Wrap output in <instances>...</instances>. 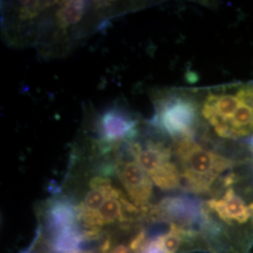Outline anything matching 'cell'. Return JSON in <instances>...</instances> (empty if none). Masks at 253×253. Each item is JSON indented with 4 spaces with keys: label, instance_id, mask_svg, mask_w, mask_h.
<instances>
[{
    "label": "cell",
    "instance_id": "obj_1",
    "mask_svg": "<svg viewBox=\"0 0 253 253\" xmlns=\"http://www.w3.org/2000/svg\"><path fill=\"white\" fill-rule=\"evenodd\" d=\"M196 97L200 127L209 135L223 142L253 140V81L208 88Z\"/></svg>",
    "mask_w": 253,
    "mask_h": 253
},
{
    "label": "cell",
    "instance_id": "obj_2",
    "mask_svg": "<svg viewBox=\"0 0 253 253\" xmlns=\"http://www.w3.org/2000/svg\"><path fill=\"white\" fill-rule=\"evenodd\" d=\"M173 155L181 172L182 184L197 194L208 193L221 174L247 162L200 145L194 137L175 141Z\"/></svg>",
    "mask_w": 253,
    "mask_h": 253
},
{
    "label": "cell",
    "instance_id": "obj_3",
    "mask_svg": "<svg viewBox=\"0 0 253 253\" xmlns=\"http://www.w3.org/2000/svg\"><path fill=\"white\" fill-rule=\"evenodd\" d=\"M154 124L175 141L194 137L199 130V104L196 94L169 93L159 101Z\"/></svg>",
    "mask_w": 253,
    "mask_h": 253
},
{
    "label": "cell",
    "instance_id": "obj_4",
    "mask_svg": "<svg viewBox=\"0 0 253 253\" xmlns=\"http://www.w3.org/2000/svg\"><path fill=\"white\" fill-rule=\"evenodd\" d=\"M130 152L160 189L175 190L182 185L181 172L177 163L172 161L173 152L170 146L152 141L145 145L132 143Z\"/></svg>",
    "mask_w": 253,
    "mask_h": 253
},
{
    "label": "cell",
    "instance_id": "obj_5",
    "mask_svg": "<svg viewBox=\"0 0 253 253\" xmlns=\"http://www.w3.org/2000/svg\"><path fill=\"white\" fill-rule=\"evenodd\" d=\"M139 208L133 206L120 190L115 188L98 211L90 216L82 218L80 221L87 229L85 236L94 237L101 227L115 222L125 221L126 212L136 214L139 213Z\"/></svg>",
    "mask_w": 253,
    "mask_h": 253
},
{
    "label": "cell",
    "instance_id": "obj_6",
    "mask_svg": "<svg viewBox=\"0 0 253 253\" xmlns=\"http://www.w3.org/2000/svg\"><path fill=\"white\" fill-rule=\"evenodd\" d=\"M205 206L228 226L244 225L253 219V203L247 205L233 187L227 188L219 198L208 200Z\"/></svg>",
    "mask_w": 253,
    "mask_h": 253
},
{
    "label": "cell",
    "instance_id": "obj_7",
    "mask_svg": "<svg viewBox=\"0 0 253 253\" xmlns=\"http://www.w3.org/2000/svg\"><path fill=\"white\" fill-rule=\"evenodd\" d=\"M117 173L129 199L137 208L145 209L153 192V181L137 162H120Z\"/></svg>",
    "mask_w": 253,
    "mask_h": 253
},
{
    "label": "cell",
    "instance_id": "obj_8",
    "mask_svg": "<svg viewBox=\"0 0 253 253\" xmlns=\"http://www.w3.org/2000/svg\"><path fill=\"white\" fill-rule=\"evenodd\" d=\"M154 215L170 220L171 223L179 226H190L197 219H202L204 207L195 200L176 196L163 200L153 209Z\"/></svg>",
    "mask_w": 253,
    "mask_h": 253
},
{
    "label": "cell",
    "instance_id": "obj_9",
    "mask_svg": "<svg viewBox=\"0 0 253 253\" xmlns=\"http://www.w3.org/2000/svg\"><path fill=\"white\" fill-rule=\"evenodd\" d=\"M138 121L123 109H109L100 118L98 129L102 142L113 144L130 138L135 132Z\"/></svg>",
    "mask_w": 253,
    "mask_h": 253
},
{
    "label": "cell",
    "instance_id": "obj_10",
    "mask_svg": "<svg viewBox=\"0 0 253 253\" xmlns=\"http://www.w3.org/2000/svg\"><path fill=\"white\" fill-rule=\"evenodd\" d=\"M48 225L54 235L64 230L78 227V208L68 200H56L48 209Z\"/></svg>",
    "mask_w": 253,
    "mask_h": 253
},
{
    "label": "cell",
    "instance_id": "obj_11",
    "mask_svg": "<svg viewBox=\"0 0 253 253\" xmlns=\"http://www.w3.org/2000/svg\"><path fill=\"white\" fill-rule=\"evenodd\" d=\"M90 186L91 190L77 207L79 220L98 211L111 195L113 190H115V187L110 180L103 177H96L92 179Z\"/></svg>",
    "mask_w": 253,
    "mask_h": 253
},
{
    "label": "cell",
    "instance_id": "obj_12",
    "mask_svg": "<svg viewBox=\"0 0 253 253\" xmlns=\"http://www.w3.org/2000/svg\"><path fill=\"white\" fill-rule=\"evenodd\" d=\"M86 8L84 1H66L56 11V22L60 27H71L79 23Z\"/></svg>",
    "mask_w": 253,
    "mask_h": 253
},
{
    "label": "cell",
    "instance_id": "obj_13",
    "mask_svg": "<svg viewBox=\"0 0 253 253\" xmlns=\"http://www.w3.org/2000/svg\"><path fill=\"white\" fill-rule=\"evenodd\" d=\"M51 6L50 2H41V1H27L22 2V8L20 9V17L24 20L33 18L41 13L42 10Z\"/></svg>",
    "mask_w": 253,
    "mask_h": 253
},
{
    "label": "cell",
    "instance_id": "obj_14",
    "mask_svg": "<svg viewBox=\"0 0 253 253\" xmlns=\"http://www.w3.org/2000/svg\"><path fill=\"white\" fill-rule=\"evenodd\" d=\"M145 245H146V242H145V233L142 232L133 238V240L131 241L130 246H129V250L132 253H138L139 252V253H140L142 252V250L145 248Z\"/></svg>",
    "mask_w": 253,
    "mask_h": 253
},
{
    "label": "cell",
    "instance_id": "obj_15",
    "mask_svg": "<svg viewBox=\"0 0 253 253\" xmlns=\"http://www.w3.org/2000/svg\"><path fill=\"white\" fill-rule=\"evenodd\" d=\"M140 253H167L163 249L160 240L157 238L156 240H152L146 243L145 248L142 250Z\"/></svg>",
    "mask_w": 253,
    "mask_h": 253
},
{
    "label": "cell",
    "instance_id": "obj_16",
    "mask_svg": "<svg viewBox=\"0 0 253 253\" xmlns=\"http://www.w3.org/2000/svg\"><path fill=\"white\" fill-rule=\"evenodd\" d=\"M110 240H106L101 247V253H129L128 249L124 245H119L118 247L112 249Z\"/></svg>",
    "mask_w": 253,
    "mask_h": 253
},
{
    "label": "cell",
    "instance_id": "obj_17",
    "mask_svg": "<svg viewBox=\"0 0 253 253\" xmlns=\"http://www.w3.org/2000/svg\"><path fill=\"white\" fill-rule=\"evenodd\" d=\"M249 145H250V148H251L252 153L253 154V139L251 141V142H249Z\"/></svg>",
    "mask_w": 253,
    "mask_h": 253
}]
</instances>
